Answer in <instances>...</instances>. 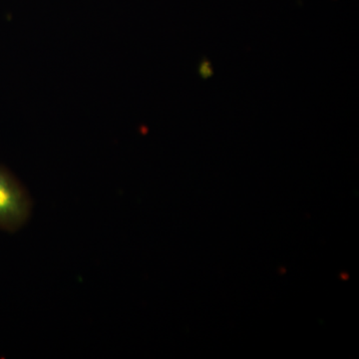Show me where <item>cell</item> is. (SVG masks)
Wrapping results in <instances>:
<instances>
[{
  "label": "cell",
  "instance_id": "6da1fadb",
  "mask_svg": "<svg viewBox=\"0 0 359 359\" xmlns=\"http://www.w3.org/2000/svg\"><path fill=\"white\" fill-rule=\"evenodd\" d=\"M32 200L20 180L0 166V230L14 233L32 215Z\"/></svg>",
  "mask_w": 359,
  "mask_h": 359
}]
</instances>
